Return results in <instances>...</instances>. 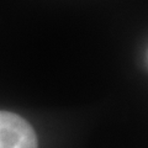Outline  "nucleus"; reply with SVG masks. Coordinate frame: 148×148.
Wrapping results in <instances>:
<instances>
[{
	"mask_svg": "<svg viewBox=\"0 0 148 148\" xmlns=\"http://www.w3.org/2000/svg\"><path fill=\"white\" fill-rule=\"evenodd\" d=\"M0 148H37L32 126L16 114L0 111Z\"/></svg>",
	"mask_w": 148,
	"mask_h": 148,
	"instance_id": "f257e3e1",
	"label": "nucleus"
}]
</instances>
